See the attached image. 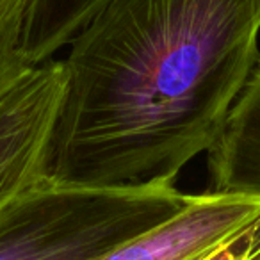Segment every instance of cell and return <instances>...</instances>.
<instances>
[{
  "instance_id": "6da1fadb",
  "label": "cell",
  "mask_w": 260,
  "mask_h": 260,
  "mask_svg": "<svg viewBox=\"0 0 260 260\" xmlns=\"http://www.w3.org/2000/svg\"><path fill=\"white\" fill-rule=\"evenodd\" d=\"M260 0H109L70 41L47 177L171 182L216 145L260 62Z\"/></svg>"
},
{
  "instance_id": "7a4b0ae2",
  "label": "cell",
  "mask_w": 260,
  "mask_h": 260,
  "mask_svg": "<svg viewBox=\"0 0 260 260\" xmlns=\"http://www.w3.org/2000/svg\"><path fill=\"white\" fill-rule=\"evenodd\" d=\"M191 198L171 182L96 187L45 177L0 209V260H96Z\"/></svg>"
},
{
  "instance_id": "3957f363",
  "label": "cell",
  "mask_w": 260,
  "mask_h": 260,
  "mask_svg": "<svg viewBox=\"0 0 260 260\" xmlns=\"http://www.w3.org/2000/svg\"><path fill=\"white\" fill-rule=\"evenodd\" d=\"M260 221V200L207 191L162 224L96 260H202Z\"/></svg>"
},
{
  "instance_id": "277c9868",
  "label": "cell",
  "mask_w": 260,
  "mask_h": 260,
  "mask_svg": "<svg viewBox=\"0 0 260 260\" xmlns=\"http://www.w3.org/2000/svg\"><path fill=\"white\" fill-rule=\"evenodd\" d=\"M210 189L260 200V62L209 150Z\"/></svg>"
},
{
  "instance_id": "5b68a950",
  "label": "cell",
  "mask_w": 260,
  "mask_h": 260,
  "mask_svg": "<svg viewBox=\"0 0 260 260\" xmlns=\"http://www.w3.org/2000/svg\"><path fill=\"white\" fill-rule=\"evenodd\" d=\"M109 0H30L23 54L32 66L55 59Z\"/></svg>"
},
{
  "instance_id": "8992f818",
  "label": "cell",
  "mask_w": 260,
  "mask_h": 260,
  "mask_svg": "<svg viewBox=\"0 0 260 260\" xmlns=\"http://www.w3.org/2000/svg\"><path fill=\"white\" fill-rule=\"evenodd\" d=\"M30 0H0V107L36 66L23 54Z\"/></svg>"
}]
</instances>
